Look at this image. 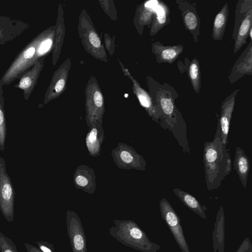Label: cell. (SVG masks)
<instances>
[{
    "instance_id": "4",
    "label": "cell",
    "mask_w": 252,
    "mask_h": 252,
    "mask_svg": "<svg viewBox=\"0 0 252 252\" xmlns=\"http://www.w3.org/2000/svg\"><path fill=\"white\" fill-rule=\"evenodd\" d=\"M232 34L234 40V54L247 43L252 25V0H239L235 9V19Z\"/></svg>"
},
{
    "instance_id": "26",
    "label": "cell",
    "mask_w": 252,
    "mask_h": 252,
    "mask_svg": "<svg viewBox=\"0 0 252 252\" xmlns=\"http://www.w3.org/2000/svg\"><path fill=\"white\" fill-rule=\"evenodd\" d=\"M52 44V40L50 39H46L40 43L38 48V53L42 55L47 52L50 49Z\"/></svg>"
},
{
    "instance_id": "7",
    "label": "cell",
    "mask_w": 252,
    "mask_h": 252,
    "mask_svg": "<svg viewBox=\"0 0 252 252\" xmlns=\"http://www.w3.org/2000/svg\"><path fill=\"white\" fill-rule=\"evenodd\" d=\"M161 217L171 231L182 252H190L186 241L181 220L170 203L165 198L159 202Z\"/></svg>"
},
{
    "instance_id": "2",
    "label": "cell",
    "mask_w": 252,
    "mask_h": 252,
    "mask_svg": "<svg viewBox=\"0 0 252 252\" xmlns=\"http://www.w3.org/2000/svg\"><path fill=\"white\" fill-rule=\"evenodd\" d=\"M226 146L221 138L218 120L214 139L211 142H205L204 144L205 178L207 188L210 191L219 188L231 171V160Z\"/></svg>"
},
{
    "instance_id": "11",
    "label": "cell",
    "mask_w": 252,
    "mask_h": 252,
    "mask_svg": "<svg viewBox=\"0 0 252 252\" xmlns=\"http://www.w3.org/2000/svg\"><path fill=\"white\" fill-rule=\"evenodd\" d=\"M240 88L234 90L222 101L220 106V116L219 120L221 138L223 143L226 145L229 126L234 110L235 98Z\"/></svg>"
},
{
    "instance_id": "21",
    "label": "cell",
    "mask_w": 252,
    "mask_h": 252,
    "mask_svg": "<svg viewBox=\"0 0 252 252\" xmlns=\"http://www.w3.org/2000/svg\"><path fill=\"white\" fill-rule=\"evenodd\" d=\"M2 89L0 88V151L4 150L5 141L6 136V125L4 109V99Z\"/></svg>"
},
{
    "instance_id": "32",
    "label": "cell",
    "mask_w": 252,
    "mask_h": 252,
    "mask_svg": "<svg viewBox=\"0 0 252 252\" xmlns=\"http://www.w3.org/2000/svg\"></svg>"
},
{
    "instance_id": "20",
    "label": "cell",
    "mask_w": 252,
    "mask_h": 252,
    "mask_svg": "<svg viewBox=\"0 0 252 252\" xmlns=\"http://www.w3.org/2000/svg\"><path fill=\"white\" fill-rule=\"evenodd\" d=\"M184 61L185 68L192 88L196 94H199L201 87L199 62L195 58L190 61L186 57Z\"/></svg>"
},
{
    "instance_id": "9",
    "label": "cell",
    "mask_w": 252,
    "mask_h": 252,
    "mask_svg": "<svg viewBox=\"0 0 252 252\" xmlns=\"http://www.w3.org/2000/svg\"><path fill=\"white\" fill-rule=\"evenodd\" d=\"M176 2L185 29L192 34L194 42H198L201 22L196 3L187 0H176Z\"/></svg>"
},
{
    "instance_id": "25",
    "label": "cell",
    "mask_w": 252,
    "mask_h": 252,
    "mask_svg": "<svg viewBox=\"0 0 252 252\" xmlns=\"http://www.w3.org/2000/svg\"><path fill=\"white\" fill-rule=\"evenodd\" d=\"M93 98L94 105L97 108L100 115L103 117V114L99 111L100 110L102 112L101 107L103 106V102L101 94L99 92H96L94 95Z\"/></svg>"
},
{
    "instance_id": "23",
    "label": "cell",
    "mask_w": 252,
    "mask_h": 252,
    "mask_svg": "<svg viewBox=\"0 0 252 252\" xmlns=\"http://www.w3.org/2000/svg\"><path fill=\"white\" fill-rule=\"evenodd\" d=\"M0 252H18L12 240L0 232Z\"/></svg>"
},
{
    "instance_id": "30",
    "label": "cell",
    "mask_w": 252,
    "mask_h": 252,
    "mask_svg": "<svg viewBox=\"0 0 252 252\" xmlns=\"http://www.w3.org/2000/svg\"><path fill=\"white\" fill-rule=\"evenodd\" d=\"M65 82L63 79H60L58 81L55 86L56 91L58 93L61 92L64 86Z\"/></svg>"
},
{
    "instance_id": "29",
    "label": "cell",
    "mask_w": 252,
    "mask_h": 252,
    "mask_svg": "<svg viewBox=\"0 0 252 252\" xmlns=\"http://www.w3.org/2000/svg\"><path fill=\"white\" fill-rule=\"evenodd\" d=\"M24 246L27 251V252H42L38 249V248H37L34 246L29 243H25Z\"/></svg>"
},
{
    "instance_id": "27",
    "label": "cell",
    "mask_w": 252,
    "mask_h": 252,
    "mask_svg": "<svg viewBox=\"0 0 252 252\" xmlns=\"http://www.w3.org/2000/svg\"><path fill=\"white\" fill-rule=\"evenodd\" d=\"M236 252H252V244L249 238H246Z\"/></svg>"
},
{
    "instance_id": "8",
    "label": "cell",
    "mask_w": 252,
    "mask_h": 252,
    "mask_svg": "<svg viewBox=\"0 0 252 252\" xmlns=\"http://www.w3.org/2000/svg\"><path fill=\"white\" fill-rule=\"evenodd\" d=\"M66 222L72 252H87L85 231L78 215L74 211H67Z\"/></svg>"
},
{
    "instance_id": "15",
    "label": "cell",
    "mask_w": 252,
    "mask_h": 252,
    "mask_svg": "<svg viewBox=\"0 0 252 252\" xmlns=\"http://www.w3.org/2000/svg\"><path fill=\"white\" fill-rule=\"evenodd\" d=\"M233 166L241 184L246 188L250 169V160L245 151L239 147L236 149Z\"/></svg>"
},
{
    "instance_id": "13",
    "label": "cell",
    "mask_w": 252,
    "mask_h": 252,
    "mask_svg": "<svg viewBox=\"0 0 252 252\" xmlns=\"http://www.w3.org/2000/svg\"><path fill=\"white\" fill-rule=\"evenodd\" d=\"M102 122L94 121L89 127L85 138V143L89 155L93 157H98L101 153V145L105 139Z\"/></svg>"
},
{
    "instance_id": "31",
    "label": "cell",
    "mask_w": 252,
    "mask_h": 252,
    "mask_svg": "<svg viewBox=\"0 0 252 252\" xmlns=\"http://www.w3.org/2000/svg\"><path fill=\"white\" fill-rule=\"evenodd\" d=\"M252 28H251L249 31V36H250V40H252Z\"/></svg>"
},
{
    "instance_id": "28",
    "label": "cell",
    "mask_w": 252,
    "mask_h": 252,
    "mask_svg": "<svg viewBox=\"0 0 252 252\" xmlns=\"http://www.w3.org/2000/svg\"><path fill=\"white\" fill-rule=\"evenodd\" d=\"M89 39L91 44L95 47H99L100 46V40L94 32H91L89 35Z\"/></svg>"
},
{
    "instance_id": "6",
    "label": "cell",
    "mask_w": 252,
    "mask_h": 252,
    "mask_svg": "<svg viewBox=\"0 0 252 252\" xmlns=\"http://www.w3.org/2000/svg\"><path fill=\"white\" fill-rule=\"evenodd\" d=\"M111 156L117 166L122 169H134L146 170L147 163L143 157L131 146L124 143H119L112 150Z\"/></svg>"
},
{
    "instance_id": "10",
    "label": "cell",
    "mask_w": 252,
    "mask_h": 252,
    "mask_svg": "<svg viewBox=\"0 0 252 252\" xmlns=\"http://www.w3.org/2000/svg\"><path fill=\"white\" fill-rule=\"evenodd\" d=\"M245 75H252V40L233 64L228 78L232 84Z\"/></svg>"
},
{
    "instance_id": "1",
    "label": "cell",
    "mask_w": 252,
    "mask_h": 252,
    "mask_svg": "<svg viewBox=\"0 0 252 252\" xmlns=\"http://www.w3.org/2000/svg\"><path fill=\"white\" fill-rule=\"evenodd\" d=\"M149 83L152 98L160 112L159 124L172 132L184 154L189 153L186 122L175 105L178 92L166 82L160 83L151 78Z\"/></svg>"
},
{
    "instance_id": "3",
    "label": "cell",
    "mask_w": 252,
    "mask_h": 252,
    "mask_svg": "<svg viewBox=\"0 0 252 252\" xmlns=\"http://www.w3.org/2000/svg\"><path fill=\"white\" fill-rule=\"evenodd\" d=\"M108 231L112 237L122 244L141 252H158L161 249L151 241L146 233L134 221L114 220Z\"/></svg>"
},
{
    "instance_id": "16",
    "label": "cell",
    "mask_w": 252,
    "mask_h": 252,
    "mask_svg": "<svg viewBox=\"0 0 252 252\" xmlns=\"http://www.w3.org/2000/svg\"><path fill=\"white\" fill-rule=\"evenodd\" d=\"M224 213L221 205L217 213L214 229L212 233L214 252H224Z\"/></svg>"
},
{
    "instance_id": "22",
    "label": "cell",
    "mask_w": 252,
    "mask_h": 252,
    "mask_svg": "<svg viewBox=\"0 0 252 252\" xmlns=\"http://www.w3.org/2000/svg\"><path fill=\"white\" fill-rule=\"evenodd\" d=\"M34 81V72L33 67L30 71L23 76L18 85V87L20 89L27 92L25 96L26 99H28V92H31L32 88L33 87Z\"/></svg>"
},
{
    "instance_id": "14",
    "label": "cell",
    "mask_w": 252,
    "mask_h": 252,
    "mask_svg": "<svg viewBox=\"0 0 252 252\" xmlns=\"http://www.w3.org/2000/svg\"><path fill=\"white\" fill-rule=\"evenodd\" d=\"M152 49L158 63L172 64L183 53L184 46L182 44L164 46L158 41L153 44Z\"/></svg>"
},
{
    "instance_id": "18",
    "label": "cell",
    "mask_w": 252,
    "mask_h": 252,
    "mask_svg": "<svg viewBox=\"0 0 252 252\" xmlns=\"http://www.w3.org/2000/svg\"><path fill=\"white\" fill-rule=\"evenodd\" d=\"M173 191L183 204L189 210L201 218L204 219L206 218V215L205 213V211L207 209L206 207L202 206L193 195L179 188H175Z\"/></svg>"
},
{
    "instance_id": "24",
    "label": "cell",
    "mask_w": 252,
    "mask_h": 252,
    "mask_svg": "<svg viewBox=\"0 0 252 252\" xmlns=\"http://www.w3.org/2000/svg\"><path fill=\"white\" fill-rule=\"evenodd\" d=\"M38 249L42 252H56L53 245L46 241L36 242Z\"/></svg>"
},
{
    "instance_id": "5",
    "label": "cell",
    "mask_w": 252,
    "mask_h": 252,
    "mask_svg": "<svg viewBox=\"0 0 252 252\" xmlns=\"http://www.w3.org/2000/svg\"><path fill=\"white\" fill-rule=\"evenodd\" d=\"M15 192L11 179L6 170L4 159L0 154V210L8 222L14 219Z\"/></svg>"
},
{
    "instance_id": "17",
    "label": "cell",
    "mask_w": 252,
    "mask_h": 252,
    "mask_svg": "<svg viewBox=\"0 0 252 252\" xmlns=\"http://www.w3.org/2000/svg\"><path fill=\"white\" fill-rule=\"evenodd\" d=\"M170 11L168 6L162 0H158L154 13L151 30V35L156 34L164 26L170 23Z\"/></svg>"
},
{
    "instance_id": "12",
    "label": "cell",
    "mask_w": 252,
    "mask_h": 252,
    "mask_svg": "<svg viewBox=\"0 0 252 252\" xmlns=\"http://www.w3.org/2000/svg\"><path fill=\"white\" fill-rule=\"evenodd\" d=\"M95 179L94 169L84 164L76 168L73 176L75 188L90 194H93L95 190Z\"/></svg>"
},
{
    "instance_id": "19",
    "label": "cell",
    "mask_w": 252,
    "mask_h": 252,
    "mask_svg": "<svg viewBox=\"0 0 252 252\" xmlns=\"http://www.w3.org/2000/svg\"><path fill=\"white\" fill-rule=\"evenodd\" d=\"M228 16V4L226 3L216 15L213 22L212 36L215 41H220L222 39Z\"/></svg>"
}]
</instances>
